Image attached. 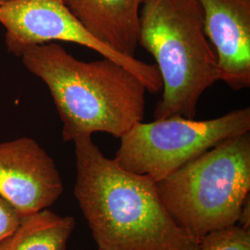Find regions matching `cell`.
I'll use <instances>...</instances> for the list:
<instances>
[{
  "mask_svg": "<svg viewBox=\"0 0 250 250\" xmlns=\"http://www.w3.org/2000/svg\"><path fill=\"white\" fill-rule=\"evenodd\" d=\"M206 35L218 59L219 78L230 88L250 87V0H198Z\"/></svg>",
  "mask_w": 250,
  "mask_h": 250,
  "instance_id": "ba28073f",
  "label": "cell"
},
{
  "mask_svg": "<svg viewBox=\"0 0 250 250\" xmlns=\"http://www.w3.org/2000/svg\"><path fill=\"white\" fill-rule=\"evenodd\" d=\"M21 58L49 90L62 123L63 141L95 133L122 138L143 121L148 91L120 63L104 57L79 61L57 43L32 46Z\"/></svg>",
  "mask_w": 250,
  "mask_h": 250,
  "instance_id": "7a4b0ae2",
  "label": "cell"
},
{
  "mask_svg": "<svg viewBox=\"0 0 250 250\" xmlns=\"http://www.w3.org/2000/svg\"><path fill=\"white\" fill-rule=\"evenodd\" d=\"M237 224L246 230H250V198H247L242 207L241 212Z\"/></svg>",
  "mask_w": 250,
  "mask_h": 250,
  "instance_id": "4fadbf2b",
  "label": "cell"
},
{
  "mask_svg": "<svg viewBox=\"0 0 250 250\" xmlns=\"http://www.w3.org/2000/svg\"><path fill=\"white\" fill-rule=\"evenodd\" d=\"M74 228L72 216L46 208L23 216L18 228L0 242V250H66Z\"/></svg>",
  "mask_w": 250,
  "mask_h": 250,
  "instance_id": "30bf717a",
  "label": "cell"
},
{
  "mask_svg": "<svg viewBox=\"0 0 250 250\" xmlns=\"http://www.w3.org/2000/svg\"><path fill=\"white\" fill-rule=\"evenodd\" d=\"M138 45L151 54L162 81L154 119H196L202 95L220 81L198 0H143Z\"/></svg>",
  "mask_w": 250,
  "mask_h": 250,
  "instance_id": "3957f363",
  "label": "cell"
},
{
  "mask_svg": "<svg viewBox=\"0 0 250 250\" xmlns=\"http://www.w3.org/2000/svg\"><path fill=\"white\" fill-rule=\"evenodd\" d=\"M174 222L195 240L237 224L250 193V134H239L157 182Z\"/></svg>",
  "mask_w": 250,
  "mask_h": 250,
  "instance_id": "277c9868",
  "label": "cell"
},
{
  "mask_svg": "<svg viewBox=\"0 0 250 250\" xmlns=\"http://www.w3.org/2000/svg\"><path fill=\"white\" fill-rule=\"evenodd\" d=\"M249 132V107L204 121L179 115L142 121L120 138L114 160L125 170L158 182L218 144Z\"/></svg>",
  "mask_w": 250,
  "mask_h": 250,
  "instance_id": "5b68a950",
  "label": "cell"
},
{
  "mask_svg": "<svg viewBox=\"0 0 250 250\" xmlns=\"http://www.w3.org/2000/svg\"><path fill=\"white\" fill-rule=\"evenodd\" d=\"M91 36L125 57L135 58L143 0H62Z\"/></svg>",
  "mask_w": 250,
  "mask_h": 250,
  "instance_id": "9c48e42d",
  "label": "cell"
},
{
  "mask_svg": "<svg viewBox=\"0 0 250 250\" xmlns=\"http://www.w3.org/2000/svg\"><path fill=\"white\" fill-rule=\"evenodd\" d=\"M73 194L98 250H198L163 204L155 180L108 159L92 136L73 141Z\"/></svg>",
  "mask_w": 250,
  "mask_h": 250,
  "instance_id": "6da1fadb",
  "label": "cell"
},
{
  "mask_svg": "<svg viewBox=\"0 0 250 250\" xmlns=\"http://www.w3.org/2000/svg\"><path fill=\"white\" fill-rule=\"evenodd\" d=\"M22 217L9 201L0 196V242L18 228Z\"/></svg>",
  "mask_w": 250,
  "mask_h": 250,
  "instance_id": "7c38bea8",
  "label": "cell"
},
{
  "mask_svg": "<svg viewBox=\"0 0 250 250\" xmlns=\"http://www.w3.org/2000/svg\"><path fill=\"white\" fill-rule=\"evenodd\" d=\"M6 1H8V0H0V4L4 3V2H6Z\"/></svg>",
  "mask_w": 250,
  "mask_h": 250,
  "instance_id": "5bb4252c",
  "label": "cell"
},
{
  "mask_svg": "<svg viewBox=\"0 0 250 250\" xmlns=\"http://www.w3.org/2000/svg\"><path fill=\"white\" fill-rule=\"evenodd\" d=\"M63 189L55 161L34 138L0 143V196L22 216L48 208Z\"/></svg>",
  "mask_w": 250,
  "mask_h": 250,
  "instance_id": "52a82bcc",
  "label": "cell"
},
{
  "mask_svg": "<svg viewBox=\"0 0 250 250\" xmlns=\"http://www.w3.org/2000/svg\"><path fill=\"white\" fill-rule=\"evenodd\" d=\"M198 250H250V230L235 224L210 232L200 241Z\"/></svg>",
  "mask_w": 250,
  "mask_h": 250,
  "instance_id": "8fae6325",
  "label": "cell"
},
{
  "mask_svg": "<svg viewBox=\"0 0 250 250\" xmlns=\"http://www.w3.org/2000/svg\"><path fill=\"white\" fill-rule=\"evenodd\" d=\"M0 23L6 29L7 50L16 57H21L35 45L70 42L120 63L142 81L152 94L162 88L156 64L125 57L100 43L73 17L62 0H8L0 4Z\"/></svg>",
  "mask_w": 250,
  "mask_h": 250,
  "instance_id": "8992f818",
  "label": "cell"
}]
</instances>
